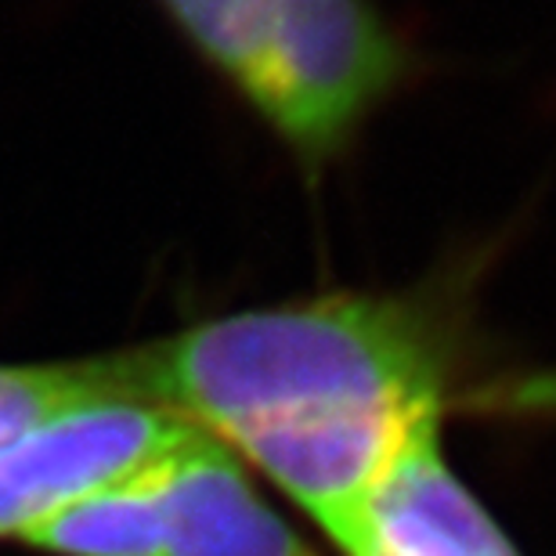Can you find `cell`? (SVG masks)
Wrapping results in <instances>:
<instances>
[{"label":"cell","mask_w":556,"mask_h":556,"mask_svg":"<svg viewBox=\"0 0 556 556\" xmlns=\"http://www.w3.org/2000/svg\"><path fill=\"white\" fill-rule=\"evenodd\" d=\"M119 394L225 444L332 542L391 463L441 427L452 354L422 296L329 293L102 354Z\"/></svg>","instance_id":"1"},{"label":"cell","mask_w":556,"mask_h":556,"mask_svg":"<svg viewBox=\"0 0 556 556\" xmlns=\"http://www.w3.org/2000/svg\"><path fill=\"white\" fill-rule=\"evenodd\" d=\"M307 177L351 149L408 76L372 0H155Z\"/></svg>","instance_id":"2"},{"label":"cell","mask_w":556,"mask_h":556,"mask_svg":"<svg viewBox=\"0 0 556 556\" xmlns=\"http://www.w3.org/2000/svg\"><path fill=\"white\" fill-rule=\"evenodd\" d=\"M192 430L127 394H105L48 416L0 448V539L33 528L84 495L160 463Z\"/></svg>","instance_id":"3"},{"label":"cell","mask_w":556,"mask_h":556,"mask_svg":"<svg viewBox=\"0 0 556 556\" xmlns=\"http://www.w3.org/2000/svg\"><path fill=\"white\" fill-rule=\"evenodd\" d=\"M337 546L343 556H520L452 473L441 452V427L408 441Z\"/></svg>","instance_id":"4"},{"label":"cell","mask_w":556,"mask_h":556,"mask_svg":"<svg viewBox=\"0 0 556 556\" xmlns=\"http://www.w3.org/2000/svg\"><path fill=\"white\" fill-rule=\"evenodd\" d=\"M166 556H311L236 452L195 427L152 466Z\"/></svg>","instance_id":"5"},{"label":"cell","mask_w":556,"mask_h":556,"mask_svg":"<svg viewBox=\"0 0 556 556\" xmlns=\"http://www.w3.org/2000/svg\"><path fill=\"white\" fill-rule=\"evenodd\" d=\"M152 466L59 509L22 542L48 556H166Z\"/></svg>","instance_id":"6"},{"label":"cell","mask_w":556,"mask_h":556,"mask_svg":"<svg viewBox=\"0 0 556 556\" xmlns=\"http://www.w3.org/2000/svg\"><path fill=\"white\" fill-rule=\"evenodd\" d=\"M119 394L105 358L0 365V448L48 416L91 397Z\"/></svg>","instance_id":"7"}]
</instances>
